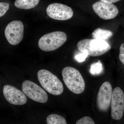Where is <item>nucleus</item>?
Here are the masks:
<instances>
[{
    "instance_id": "1",
    "label": "nucleus",
    "mask_w": 124,
    "mask_h": 124,
    "mask_svg": "<svg viewBox=\"0 0 124 124\" xmlns=\"http://www.w3.org/2000/svg\"><path fill=\"white\" fill-rule=\"evenodd\" d=\"M62 74L64 84L70 91L76 94H80L84 91V80L77 69L66 67L62 70Z\"/></svg>"
},
{
    "instance_id": "2",
    "label": "nucleus",
    "mask_w": 124,
    "mask_h": 124,
    "mask_svg": "<svg viewBox=\"0 0 124 124\" xmlns=\"http://www.w3.org/2000/svg\"><path fill=\"white\" fill-rule=\"evenodd\" d=\"M77 46L81 52L93 57L103 55L111 48V46L105 41L94 39L81 40L78 42Z\"/></svg>"
},
{
    "instance_id": "3",
    "label": "nucleus",
    "mask_w": 124,
    "mask_h": 124,
    "mask_svg": "<svg viewBox=\"0 0 124 124\" xmlns=\"http://www.w3.org/2000/svg\"><path fill=\"white\" fill-rule=\"evenodd\" d=\"M37 77L41 86L50 93L59 95L63 92V85L61 81L49 71L40 70L37 73Z\"/></svg>"
},
{
    "instance_id": "4",
    "label": "nucleus",
    "mask_w": 124,
    "mask_h": 124,
    "mask_svg": "<svg viewBox=\"0 0 124 124\" xmlns=\"http://www.w3.org/2000/svg\"><path fill=\"white\" fill-rule=\"evenodd\" d=\"M67 37L64 32L59 31L47 33L41 37L38 46L41 50L50 51L57 49L66 42Z\"/></svg>"
},
{
    "instance_id": "5",
    "label": "nucleus",
    "mask_w": 124,
    "mask_h": 124,
    "mask_svg": "<svg viewBox=\"0 0 124 124\" xmlns=\"http://www.w3.org/2000/svg\"><path fill=\"white\" fill-rule=\"evenodd\" d=\"M124 113V91L117 86L113 89L111 101V116L116 120H121Z\"/></svg>"
},
{
    "instance_id": "6",
    "label": "nucleus",
    "mask_w": 124,
    "mask_h": 124,
    "mask_svg": "<svg viewBox=\"0 0 124 124\" xmlns=\"http://www.w3.org/2000/svg\"><path fill=\"white\" fill-rule=\"evenodd\" d=\"M22 89L27 97L35 101L45 103L48 100V95L46 91L31 81L26 80L23 82Z\"/></svg>"
},
{
    "instance_id": "7",
    "label": "nucleus",
    "mask_w": 124,
    "mask_h": 124,
    "mask_svg": "<svg viewBox=\"0 0 124 124\" xmlns=\"http://www.w3.org/2000/svg\"><path fill=\"white\" fill-rule=\"evenodd\" d=\"M24 26L21 21H12L7 25L5 31V35L10 44L16 45L21 42L23 36Z\"/></svg>"
},
{
    "instance_id": "8",
    "label": "nucleus",
    "mask_w": 124,
    "mask_h": 124,
    "mask_svg": "<svg viewBox=\"0 0 124 124\" xmlns=\"http://www.w3.org/2000/svg\"><path fill=\"white\" fill-rule=\"evenodd\" d=\"M47 15L55 20H66L73 16V12L71 7L59 3H53L49 5L46 9Z\"/></svg>"
},
{
    "instance_id": "9",
    "label": "nucleus",
    "mask_w": 124,
    "mask_h": 124,
    "mask_svg": "<svg viewBox=\"0 0 124 124\" xmlns=\"http://www.w3.org/2000/svg\"><path fill=\"white\" fill-rule=\"evenodd\" d=\"M112 88L110 82H104L100 86L97 98L98 108L101 111L108 110L111 101Z\"/></svg>"
},
{
    "instance_id": "10",
    "label": "nucleus",
    "mask_w": 124,
    "mask_h": 124,
    "mask_svg": "<svg viewBox=\"0 0 124 124\" xmlns=\"http://www.w3.org/2000/svg\"><path fill=\"white\" fill-rule=\"evenodd\" d=\"M93 8L95 14L104 20L114 18L119 13L117 7L112 3L98 1L93 5Z\"/></svg>"
},
{
    "instance_id": "11",
    "label": "nucleus",
    "mask_w": 124,
    "mask_h": 124,
    "mask_svg": "<svg viewBox=\"0 0 124 124\" xmlns=\"http://www.w3.org/2000/svg\"><path fill=\"white\" fill-rule=\"evenodd\" d=\"M3 93L6 99L11 104L20 106L26 103L27 98L24 93L12 85H4Z\"/></svg>"
},
{
    "instance_id": "12",
    "label": "nucleus",
    "mask_w": 124,
    "mask_h": 124,
    "mask_svg": "<svg viewBox=\"0 0 124 124\" xmlns=\"http://www.w3.org/2000/svg\"><path fill=\"white\" fill-rule=\"evenodd\" d=\"M40 0H16L15 5L18 8L29 9L35 7Z\"/></svg>"
},
{
    "instance_id": "13",
    "label": "nucleus",
    "mask_w": 124,
    "mask_h": 124,
    "mask_svg": "<svg viewBox=\"0 0 124 124\" xmlns=\"http://www.w3.org/2000/svg\"><path fill=\"white\" fill-rule=\"evenodd\" d=\"M113 32L109 30H104L100 28L95 29L92 33V37L96 39L104 40L111 37Z\"/></svg>"
},
{
    "instance_id": "14",
    "label": "nucleus",
    "mask_w": 124,
    "mask_h": 124,
    "mask_svg": "<svg viewBox=\"0 0 124 124\" xmlns=\"http://www.w3.org/2000/svg\"><path fill=\"white\" fill-rule=\"evenodd\" d=\"M46 122L47 124H67L64 117L55 114L48 116L46 118Z\"/></svg>"
},
{
    "instance_id": "15",
    "label": "nucleus",
    "mask_w": 124,
    "mask_h": 124,
    "mask_svg": "<svg viewBox=\"0 0 124 124\" xmlns=\"http://www.w3.org/2000/svg\"><path fill=\"white\" fill-rule=\"evenodd\" d=\"M103 70L102 65L101 62L99 60L91 64L90 71L92 75H97L101 74L103 71Z\"/></svg>"
},
{
    "instance_id": "16",
    "label": "nucleus",
    "mask_w": 124,
    "mask_h": 124,
    "mask_svg": "<svg viewBox=\"0 0 124 124\" xmlns=\"http://www.w3.org/2000/svg\"><path fill=\"white\" fill-rule=\"evenodd\" d=\"M76 124H95L91 117L85 116L78 120Z\"/></svg>"
},
{
    "instance_id": "17",
    "label": "nucleus",
    "mask_w": 124,
    "mask_h": 124,
    "mask_svg": "<svg viewBox=\"0 0 124 124\" xmlns=\"http://www.w3.org/2000/svg\"><path fill=\"white\" fill-rule=\"evenodd\" d=\"M9 8V3L5 2H0V17L4 15Z\"/></svg>"
},
{
    "instance_id": "18",
    "label": "nucleus",
    "mask_w": 124,
    "mask_h": 124,
    "mask_svg": "<svg viewBox=\"0 0 124 124\" xmlns=\"http://www.w3.org/2000/svg\"><path fill=\"white\" fill-rule=\"evenodd\" d=\"M88 55L87 54L81 52L80 53L76 54L75 56V58L79 62H84Z\"/></svg>"
},
{
    "instance_id": "19",
    "label": "nucleus",
    "mask_w": 124,
    "mask_h": 124,
    "mask_svg": "<svg viewBox=\"0 0 124 124\" xmlns=\"http://www.w3.org/2000/svg\"><path fill=\"white\" fill-rule=\"evenodd\" d=\"M119 59L124 65V44H122L120 46Z\"/></svg>"
},
{
    "instance_id": "20",
    "label": "nucleus",
    "mask_w": 124,
    "mask_h": 124,
    "mask_svg": "<svg viewBox=\"0 0 124 124\" xmlns=\"http://www.w3.org/2000/svg\"><path fill=\"white\" fill-rule=\"evenodd\" d=\"M100 1H102L107 3H112L116 2L117 1H119L120 0H100Z\"/></svg>"
}]
</instances>
